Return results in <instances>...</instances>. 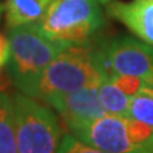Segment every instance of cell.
I'll return each instance as SVG.
<instances>
[{
    "label": "cell",
    "instance_id": "15",
    "mask_svg": "<svg viewBox=\"0 0 153 153\" xmlns=\"http://www.w3.org/2000/svg\"><path fill=\"white\" fill-rule=\"evenodd\" d=\"M57 152H69V153H97L98 151L94 149L87 143L82 142L78 138H75L73 134L64 135L61 138Z\"/></svg>",
    "mask_w": 153,
    "mask_h": 153
},
{
    "label": "cell",
    "instance_id": "3",
    "mask_svg": "<svg viewBox=\"0 0 153 153\" xmlns=\"http://www.w3.org/2000/svg\"><path fill=\"white\" fill-rule=\"evenodd\" d=\"M35 25L50 40L85 44L105 26V16L100 0H55Z\"/></svg>",
    "mask_w": 153,
    "mask_h": 153
},
{
    "label": "cell",
    "instance_id": "2",
    "mask_svg": "<svg viewBox=\"0 0 153 153\" xmlns=\"http://www.w3.org/2000/svg\"><path fill=\"white\" fill-rule=\"evenodd\" d=\"M108 78L102 50H94L85 44H70L44 71L37 98L46 101L82 88L100 87Z\"/></svg>",
    "mask_w": 153,
    "mask_h": 153
},
{
    "label": "cell",
    "instance_id": "5",
    "mask_svg": "<svg viewBox=\"0 0 153 153\" xmlns=\"http://www.w3.org/2000/svg\"><path fill=\"white\" fill-rule=\"evenodd\" d=\"M101 50L110 76H139L147 87H153V45L121 36L111 40Z\"/></svg>",
    "mask_w": 153,
    "mask_h": 153
},
{
    "label": "cell",
    "instance_id": "1",
    "mask_svg": "<svg viewBox=\"0 0 153 153\" xmlns=\"http://www.w3.org/2000/svg\"><path fill=\"white\" fill-rule=\"evenodd\" d=\"M8 38L9 78L22 93L37 98L44 71L70 44L47 38L35 23L9 28Z\"/></svg>",
    "mask_w": 153,
    "mask_h": 153
},
{
    "label": "cell",
    "instance_id": "9",
    "mask_svg": "<svg viewBox=\"0 0 153 153\" xmlns=\"http://www.w3.org/2000/svg\"><path fill=\"white\" fill-rule=\"evenodd\" d=\"M54 3L55 0H7L4 14L8 28L38 22Z\"/></svg>",
    "mask_w": 153,
    "mask_h": 153
},
{
    "label": "cell",
    "instance_id": "16",
    "mask_svg": "<svg viewBox=\"0 0 153 153\" xmlns=\"http://www.w3.org/2000/svg\"><path fill=\"white\" fill-rule=\"evenodd\" d=\"M4 13V5L0 4V19ZM9 59V38L3 32H0V71L4 66H7Z\"/></svg>",
    "mask_w": 153,
    "mask_h": 153
},
{
    "label": "cell",
    "instance_id": "13",
    "mask_svg": "<svg viewBox=\"0 0 153 153\" xmlns=\"http://www.w3.org/2000/svg\"><path fill=\"white\" fill-rule=\"evenodd\" d=\"M129 117L137 119L153 128V94L146 89L130 97Z\"/></svg>",
    "mask_w": 153,
    "mask_h": 153
},
{
    "label": "cell",
    "instance_id": "8",
    "mask_svg": "<svg viewBox=\"0 0 153 153\" xmlns=\"http://www.w3.org/2000/svg\"><path fill=\"white\" fill-rule=\"evenodd\" d=\"M105 8L107 16L123 23L139 40L153 45V0H111Z\"/></svg>",
    "mask_w": 153,
    "mask_h": 153
},
{
    "label": "cell",
    "instance_id": "11",
    "mask_svg": "<svg viewBox=\"0 0 153 153\" xmlns=\"http://www.w3.org/2000/svg\"><path fill=\"white\" fill-rule=\"evenodd\" d=\"M98 96L103 108L107 114L116 116L129 117V103L130 96L115 85L111 80H106L98 87Z\"/></svg>",
    "mask_w": 153,
    "mask_h": 153
},
{
    "label": "cell",
    "instance_id": "17",
    "mask_svg": "<svg viewBox=\"0 0 153 153\" xmlns=\"http://www.w3.org/2000/svg\"><path fill=\"white\" fill-rule=\"evenodd\" d=\"M143 89H146V91H148V92H151L153 94V87H147V85H144V88Z\"/></svg>",
    "mask_w": 153,
    "mask_h": 153
},
{
    "label": "cell",
    "instance_id": "14",
    "mask_svg": "<svg viewBox=\"0 0 153 153\" xmlns=\"http://www.w3.org/2000/svg\"><path fill=\"white\" fill-rule=\"evenodd\" d=\"M108 80H111L115 85H117L124 93L130 97L140 92L146 85V82L142 78L134 75H112L110 76Z\"/></svg>",
    "mask_w": 153,
    "mask_h": 153
},
{
    "label": "cell",
    "instance_id": "18",
    "mask_svg": "<svg viewBox=\"0 0 153 153\" xmlns=\"http://www.w3.org/2000/svg\"><path fill=\"white\" fill-rule=\"evenodd\" d=\"M100 1H101L102 5H105V4H107L108 1H111V0H100Z\"/></svg>",
    "mask_w": 153,
    "mask_h": 153
},
{
    "label": "cell",
    "instance_id": "6",
    "mask_svg": "<svg viewBox=\"0 0 153 153\" xmlns=\"http://www.w3.org/2000/svg\"><path fill=\"white\" fill-rule=\"evenodd\" d=\"M68 129L75 138L87 143L98 152H137L128 133L126 117L106 114L101 117L71 125Z\"/></svg>",
    "mask_w": 153,
    "mask_h": 153
},
{
    "label": "cell",
    "instance_id": "4",
    "mask_svg": "<svg viewBox=\"0 0 153 153\" xmlns=\"http://www.w3.org/2000/svg\"><path fill=\"white\" fill-rule=\"evenodd\" d=\"M12 100L18 152H57L63 133L55 115L25 93H16Z\"/></svg>",
    "mask_w": 153,
    "mask_h": 153
},
{
    "label": "cell",
    "instance_id": "12",
    "mask_svg": "<svg viewBox=\"0 0 153 153\" xmlns=\"http://www.w3.org/2000/svg\"><path fill=\"white\" fill-rule=\"evenodd\" d=\"M126 126L135 151L139 153H153V128L131 117H126Z\"/></svg>",
    "mask_w": 153,
    "mask_h": 153
},
{
    "label": "cell",
    "instance_id": "7",
    "mask_svg": "<svg viewBox=\"0 0 153 153\" xmlns=\"http://www.w3.org/2000/svg\"><path fill=\"white\" fill-rule=\"evenodd\" d=\"M45 102L54 107L68 128L107 114L100 101L98 87H87L54 96L47 98Z\"/></svg>",
    "mask_w": 153,
    "mask_h": 153
},
{
    "label": "cell",
    "instance_id": "10",
    "mask_svg": "<svg viewBox=\"0 0 153 153\" xmlns=\"http://www.w3.org/2000/svg\"><path fill=\"white\" fill-rule=\"evenodd\" d=\"M14 152L18 149L13 100L0 91V153Z\"/></svg>",
    "mask_w": 153,
    "mask_h": 153
}]
</instances>
